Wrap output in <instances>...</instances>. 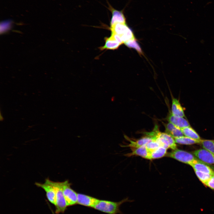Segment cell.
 <instances>
[{
  "label": "cell",
  "instance_id": "3957f363",
  "mask_svg": "<svg viewBox=\"0 0 214 214\" xmlns=\"http://www.w3.org/2000/svg\"><path fill=\"white\" fill-rule=\"evenodd\" d=\"M167 155L168 157L190 165L194 160L198 159L190 153L177 148Z\"/></svg>",
  "mask_w": 214,
  "mask_h": 214
},
{
  "label": "cell",
  "instance_id": "4fadbf2b",
  "mask_svg": "<svg viewBox=\"0 0 214 214\" xmlns=\"http://www.w3.org/2000/svg\"><path fill=\"white\" fill-rule=\"evenodd\" d=\"M141 139L135 141H133L128 138V140L130 142L129 144L125 147H130L131 148H136L146 145L149 142L153 141L150 137L145 135Z\"/></svg>",
  "mask_w": 214,
  "mask_h": 214
},
{
  "label": "cell",
  "instance_id": "9c48e42d",
  "mask_svg": "<svg viewBox=\"0 0 214 214\" xmlns=\"http://www.w3.org/2000/svg\"><path fill=\"white\" fill-rule=\"evenodd\" d=\"M168 121L181 129L188 127L190 125L188 121L184 117L173 115L170 112L167 117Z\"/></svg>",
  "mask_w": 214,
  "mask_h": 214
},
{
  "label": "cell",
  "instance_id": "ba28073f",
  "mask_svg": "<svg viewBox=\"0 0 214 214\" xmlns=\"http://www.w3.org/2000/svg\"><path fill=\"white\" fill-rule=\"evenodd\" d=\"M108 9L111 12L112 16L110 22V26L117 23H126V18L122 11L117 10L108 5Z\"/></svg>",
  "mask_w": 214,
  "mask_h": 214
},
{
  "label": "cell",
  "instance_id": "5b68a950",
  "mask_svg": "<svg viewBox=\"0 0 214 214\" xmlns=\"http://www.w3.org/2000/svg\"><path fill=\"white\" fill-rule=\"evenodd\" d=\"M36 186L43 189L46 193L47 198L52 204L55 205L56 202V191L54 186L51 183V180L45 179L44 183L36 182Z\"/></svg>",
  "mask_w": 214,
  "mask_h": 214
},
{
  "label": "cell",
  "instance_id": "cb8c5ba5",
  "mask_svg": "<svg viewBox=\"0 0 214 214\" xmlns=\"http://www.w3.org/2000/svg\"><path fill=\"white\" fill-rule=\"evenodd\" d=\"M146 146L150 153L160 146L157 141L153 140L148 142L146 145Z\"/></svg>",
  "mask_w": 214,
  "mask_h": 214
},
{
  "label": "cell",
  "instance_id": "52a82bcc",
  "mask_svg": "<svg viewBox=\"0 0 214 214\" xmlns=\"http://www.w3.org/2000/svg\"><path fill=\"white\" fill-rule=\"evenodd\" d=\"M99 200L86 195L78 193L77 204L93 208Z\"/></svg>",
  "mask_w": 214,
  "mask_h": 214
},
{
  "label": "cell",
  "instance_id": "484cf974",
  "mask_svg": "<svg viewBox=\"0 0 214 214\" xmlns=\"http://www.w3.org/2000/svg\"><path fill=\"white\" fill-rule=\"evenodd\" d=\"M205 185L214 190V175H213Z\"/></svg>",
  "mask_w": 214,
  "mask_h": 214
},
{
  "label": "cell",
  "instance_id": "e0dca14e",
  "mask_svg": "<svg viewBox=\"0 0 214 214\" xmlns=\"http://www.w3.org/2000/svg\"><path fill=\"white\" fill-rule=\"evenodd\" d=\"M176 143L182 144L191 145L200 142L201 139L197 140L194 139L186 136H182L174 139Z\"/></svg>",
  "mask_w": 214,
  "mask_h": 214
},
{
  "label": "cell",
  "instance_id": "2e32d148",
  "mask_svg": "<svg viewBox=\"0 0 214 214\" xmlns=\"http://www.w3.org/2000/svg\"><path fill=\"white\" fill-rule=\"evenodd\" d=\"M167 133L174 139L184 136L181 129L173 124L168 127Z\"/></svg>",
  "mask_w": 214,
  "mask_h": 214
},
{
  "label": "cell",
  "instance_id": "6da1fadb",
  "mask_svg": "<svg viewBox=\"0 0 214 214\" xmlns=\"http://www.w3.org/2000/svg\"><path fill=\"white\" fill-rule=\"evenodd\" d=\"M133 200L125 198L118 202L100 200L95 205L93 208L108 214H122L120 210L121 205L126 202H132Z\"/></svg>",
  "mask_w": 214,
  "mask_h": 214
},
{
  "label": "cell",
  "instance_id": "7c38bea8",
  "mask_svg": "<svg viewBox=\"0 0 214 214\" xmlns=\"http://www.w3.org/2000/svg\"><path fill=\"white\" fill-rule=\"evenodd\" d=\"M130 29L126 23H117L111 26V32L117 34L120 36L124 35Z\"/></svg>",
  "mask_w": 214,
  "mask_h": 214
},
{
  "label": "cell",
  "instance_id": "8992f818",
  "mask_svg": "<svg viewBox=\"0 0 214 214\" xmlns=\"http://www.w3.org/2000/svg\"><path fill=\"white\" fill-rule=\"evenodd\" d=\"M193 155L203 162L214 165V153L204 149L197 150L193 152Z\"/></svg>",
  "mask_w": 214,
  "mask_h": 214
},
{
  "label": "cell",
  "instance_id": "ac0fdd59",
  "mask_svg": "<svg viewBox=\"0 0 214 214\" xmlns=\"http://www.w3.org/2000/svg\"><path fill=\"white\" fill-rule=\"evenodd\" d=\"M181 129L185 136L195 140L201 139L198 134L190 126L185 127Z\"/></svg>",
  "mask_w": 214,
  "mask_h": 214
},
{
  "label": "cell",
  "instance_id": "5bb4252c",
  "mask_svg": "<svg viewBox=\"0 0 214 214\" xmlns=\"http://www.w3.org/2000/svg\"><path fill=\"white\" fill-rule=\"evenodd\" d=\"M121 44L116 40L111 35L105 38V44L100 47L101 50L105 49L114 50L118 48Z\"/></svg>",
  "mask_w": 214,
  "mask_h": 214
},
{
  "label": "cell",
  "instance_id": "44dd1931",
  "mask_svg": "<svg viewBox=\"0 0 214 214\" xmlns=\"http://www.w3.org/2000/svg\"><path fill=\"white\" fill-rule=\"evenodd\" d=\"M200 144L203 149L214 153V140L201 139Z\"/></svg>",
  "mask_w": 214,
  "mask_h": 214
},
{
  "label": "cell",
  "instance_id": "7402d4cb",
  "mask_svg": "<svg viewBox=\"0 0 214 214\" xmlns=\"http://www.w3.org/2000/svg\"><path fill=\"white\" fill-rule=\"evenodd\" d=\"M194 171L198 178L205 185L213 176L210 174L203 172L195 170H194Z\"/></svg>",
  "mask_w": 214,
  "mask_h": 214
},
{
  "label": "cell",
  "instance_id": "603a6c76",
  "mask_svg": "<svg viewBox=\"0 0 214 214\" xmlns=\"http://www.w3.org/2000/svg\"><path fill=\"white\" fill-rule=\"evenodd\" d=\"M124 43L128 47L133 48L140 54H142L141 48L135 38L127 41Z\"/></svg>",
  "mask_w": 214,
  "mask_h": 214
},
{
  "label": "cell",
  "instance_id": "d6986e66",
  "mask_svg": "<svg viewBox=\"0 0 214 214\" xmlns=\"http://www.w3.org/2000/svg\"><path fill=\"white\" fill-rule=\"evenodd\" d=\"M167 149L163 147H159L157 149L151 153V160L158 159L163 157L166 155Z\"/></svg>",
  "mask_w": 214,
  "mask_h": 214
},
{
  "label": "cell",
  "instance_id": "4316f807",
  "mask_svg": "<svg viewBox=\"0 0 214 214\" xmlns=\"http://www.w3.org/2000/svg\"><path fill=\"white\" fill-rule=\"evenodd\" d=\"M51 212H52V214H55V213H54V212L51 209Z\"/></svg>",
  "mask_w": 214,
  "mask_h": 214
},
{
  "label": "cell",
  "instance_id": "277c9868",
  "mask_svg": "<svg viewBox=\"0 0 214 214\" xmlns=\"http://www.w3.org/2000/svg\"><path fill=\"white\" fill-rule=\"evenodd\" d=\"M60 183L67 207L77 204L78 193L70 188L68 181H66Z\"/></svg>",
  "mask_w": 214,
  "mask_h": 214
},
{
  "label": "cell",
  "instance_id": "30bf717a",
  "mask_svg": "<svg viewBox=\"0 0 214 214\" xmlns=\"http://www.w3.org/2000/svg\"><path fill=\"white\" fill-rule=\"evenodd\" d=\"M194 170L214 175V170L205 163L198 159L194 160L190 165Z\"/></svg>",
  "mask_w": 214,
  "mask_h": 214
},
{
  "label": "cell",
  "instance_id": "9a60e30c",
  "mask_svg": "<svg viewBox=\"0 0 214 214\" xmlns=\"http://www.w3.org/2000/svg\"><path fill=\"white\" fill-rule=\"evenodd\" d=\"M171 113L174 115L181 117H185L183 109L179 101L177 99L172 100Z\"/></svg>",
  "mask_w": 214,
  "mask_h": 214
},
{
  "label": "cell",
  "instance_id": "8fae6325",
  "mask_svg": "<svg viewBox=\"0 0 214 214\" xmlns=\"http://www.w3.org/2000/svg\"><path fill=\"white\" fill-rule=\"evenodd\" d=\"M132 152L126 154V156L130 157L134 155L140 156L146 159L151 160L150 153L146 145L136 148H131Z\"/></svg>",
  "mask_w": 214,
  "mask_h": 214
},
{
  "label": "cell",
  "instance_id": "d4e9b609",
  "mask_svg": "<svg viewBox=\"0 0 214 214\" xmlns=\"http://www.w3.org/2000/svg\"><path fill=\"white\" fill-rule=\"evenodd\" d=\"M11 22L9 21L2 22L1 23V31L4 32L9 29L11 26Z\"/></svg>",
  "mask_w": 214,
  "mask_h": 214
},
{
  "label": "cell",
  "instance_id": "7a4b0ae2",
  "mask_svg": "<svg viewBox=\"0 0 214 214\" xmlns=\"http://www.w3.org/2000/svg\"><path fill=\"white\" fill-rule=\"evenodd\" d=\"M51 183L55 188L56 191V202L55 213L56 214L64 213L67 207L62 188L60 182H54L51 180Z\"/></svg>",
  "mask_w": 214,
  "mask_h": 214
},
{
  "label": "cell",
  "instance_id": "ffe728a7",
  "mask_svg": "<svg viewBox=\"0 0 214 214\" xmlns=\"http://www.w3.org/2000/svg\"><path fill=\"white\" fill-rule=\"evenodd\" d=\"M158 137L162 138L165 139L168 142L169 148L174 150L176 149L177 145L174 139L171 136L166 133L160 132Z\"/></svg>",
  "mask_w": 214,
  "mask_h": 214
}]
</instances>
